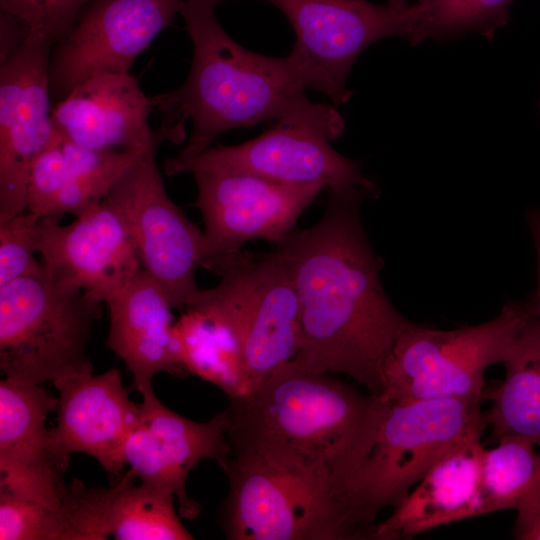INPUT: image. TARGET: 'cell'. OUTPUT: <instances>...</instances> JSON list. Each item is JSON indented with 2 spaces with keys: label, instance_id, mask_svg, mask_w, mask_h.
Masks as SVG:
<instances>
[{
  "label": "cell",
  "instance_id": "cell-1",
  "mask_svg": "<svg viewBox=\"0 0 540 540\" xmlns=\"http://www.w3.org/2000/svg\"><path fill=\"white\" fill-rule=\"evenodd\" d=\"M376 193L360 187L329 190L320 221L275 243L300 303V347L294 360L322 373L345 374L381 397L383 366L410 324L380 281L376 255L361 221L362 202Z\"/></svg>",
  "mask_w": 540,
  "mask_h": 540
},
{
  "label": "cell",
  "instance_id": "cell-2",
  "mask_svg": "<svg viewBox=\"0 0 540 540\" xmlns=\"http://www.w3.org/2000/svg\"><path fill=\"white\" fill-rule=\"evenodd\" d=\"M385 406L380 397L292 359L247 394L230 398V454L327 478L342 500L373 443Z\"/></svg>",
  "mask_w": 540,
  "mask_h": 540
},
{
  "label": "cell",
  "instance_id": "cell-3",
  "mask_svg": "<svg viewBox=\"0 0 540 540\" xmlns=\"http://www.w3.org/2000/svg\"><path fill=\"white\" fill-rule=\"evenodd\" d=\"M225 1L184 0L180 14L193 44L188 77L179 88L151 96L163 123L185 129L192 121L180 154L197 153L228 130L277 120L309 101L286 57L249 51L226 33L216 16Z\"/></svg>",
  "mask_w": 540,
  "mask_h": 540
},
{
  "label": "cell",
  "instance_id": "cell-4",
  "mask_svg": "<svg viewBox=\"0 0 540 540\" xmlns=\"http://www.w3.org/2000/svg\"><path fill=\"white\" fill-rule=\"evenodd\" d=\"M479 398L385 402L373 443L342 501L361 539H372L378 514L396 507L433 464L481 433Z\"/></svg>",
  "mask_w": 540,
  "mask_h": 540
},
{
  "label": "cell",
  "instance_id": "cell-5",
  "mask_svg": "<svg viewBox=\"0 0 540 540\" xmlns=\"http://www.w3.org/2000/svg\"><path fill=\"white\" fill-rule=\"evenodd\" d=\"M102 304L44 272L0 286V368L4 377L43 385L93 372L87 346Z\"/></svg>",
  "mask_w": 540,
  "mask_h": 540
},
{
  "label": "cell",
  "instance_id": "cell-6",
  "mask_svg": "<svg viewBox=\"0 0 540 540\" xmlns=\"http://www.w3.org/2000/svg\"><path fill=\"white\" fill-rule=\"evenodd\" d=\"M220 526L229 540H360L332 483L259 457L230 454Z\"/></svg>",
  "mask_w": 540,
  "mask_h": 540
},
{
  "label": "cell",
  "instance_id": "cell-7",
  "mask_svg": "<svg viewBox=\"0 0 540 540\" xmlns=\"http://www.w3.org/2000/svg\"><path fill=\"white\" fill-rule=\"evenodd\" d=\"M264 133L244 143L218 144L164 162L167 176L195 172H242L292 185H319L331 191L353 187L377 194L376 184L330 145L344 131L342 116L331 105L308 101L285 113Z\"/></svg>",
  "mask_w": 540,
  "mask_h": 540
},
{
  "label": "cell",
  "instance_id": "cell-8",
  "mask_svg": "<svg viewBox=\"0 0 540 540\" xmlns=\"http://www.w3.org/2000/svg\"><path fill=\"white\" fill-rule=\"evenodd\" d=\"M528 317L524 304L508 302L495 318L478 325L440 330L410 322L385 360L380 398L482 400L486 369L503 364Z\"/></svg>",
  "mask_w": 540,
  "mask_h": 540
},
{
  "label": "cell",
  "instance_id": "cell-9",
  "mask_svg": "<svg viewBox=\"0 0 540 540\" xmlns=\"http://www.w3.org/2000/svg\"><path fill=\"white\" fill-rule=\"evenodd\" d=\"M278 8L295 36L287 62L301 87L341 105L349 101L351 67L370 44L387 37L411 42L417 19L409 5L395 10L368 0H264Z\"/></svg>",
  "mask_w": 540,
  "mask_h": 540
},
{
  "label": "cell",
  "instance_id": "cell-10",
  "mask_svg": "<svg viewBox=\"0 0 540 540\" xmlns=\"http://www.w3.org/2000/svg\"><path fill=\"white\" fill-rule=\"evenodd\" d=\"M220 276L216 290L232 313L242 341L249 392L300 347V303L290 272L274 249L239 251L209 260Z\"/></svg>",
  "mask_w": 540,
  "mask_h": 540
},
{
  "label": "cell",
  "instance_id": "cell-11",
  "mask_svg": "<svg viewBox=\"0 0 540 540\" xmlns=\"http://www.w3.org/2000/svg\"><path fill=\"white\" fill-rule=\"evenodd\" d=\"M156 152L147 151L131 165L105 198L126 218L143 270L162 287L173 309L183 311L200 290L195 272L206 259V241L167 194Z\"/></svg>",
  "mask_w": 540,
  "mask_h": 540
},
{
  "label": "cell",
  "instance_id": "cell-12",
  "mask_svg": "<svg viewBox=\"0 0 540 540\" xmlns=\"http://www.w3.org/2000/svg\"><path fill=\"white\" fill-rule=\"evenodd\" d=\"M184 0H90L49 60L50 95L64 99L84 80L128 73L136 58L181 13Z\"/></svg>",
  "mask_w": 540,
  "mask_h": 540
},
{
  "label": "cell",
  "instance_id": "cell-13",
  "mask_svg": "<svg viewBox=\"0 0 540 540\" xmlns=\"http://www.w3.org/2000/svg\"><path fill=\"white\" fill-rule=\"evenodd\" d=\"M53 45L31 31L0 62V219L27 210L31 167L56 134L48 77Z\"/></svg>",
  "mask_w": 540,
  "mask_h": 540
},
{
  "label": "cell",
  "instance_id": "cell-14",
  "mask_svg": "<svg viewBox=\"0 0 540 540\" xmlns=\"http://www.w3.org/2000/svg\"><path fill=\"white\" fill-rule=\"evenodd\" d=\"M193 203L204 221L206 259L235 254L255 239L276 243L289 234L304 210L323 189L292 185L242 172L193 173Z\"/></svg>",
  "mask_w": 540,
  "mask_h": 540
},
{
  "label": "cell",
  "instance_id": "cell-15",
  "mask_svg": "<svg viewBox=\"0 0 540 540\" xmlns=\"http://www.w3.org/2000/svg\"><path fill=\"white\" fill-rule=\"evenodd\" d=\"M38 254L49 278L103 303L143 269L126 218L106 198L67 225L40 218Z\"/></svg>",
  "mask_w": 540,
  "mask_h": 540
},
{
  "label": "cell",
  "instance_id": "cell-16",
  "mask_svg": "<svg viewBox=\"0 0 540 540\" xmlns=\"http://www.w3.org/2000/svg\"><path fill=\"white\" fill-rule=\"evenodd\" d=\"M141 396L139 419L124 448L125 462L142 483L172 493L180 516L193 520L201 506L188 495L186 480L203 459L221 466L230 456L228 411L196 422L163 405L153 389Z\"/></svg>",
  "mask_w": 540,
  "mask_h": 540
},
{
  "label": "cell",
  "instance_id": "cell-17",
  "mask_svg": "<svg viewBox=\"0 0 540 540\" xmlns=\"http://www.w3.org/2000/svg\"><path fill=\"white\" fill-rule=\"evenodd\" d=\"M151 96L129 73H102L77 85L52 109L55 131L91 149L149 150L165 141L180 144L185 129L161 123L153 130Z\"/></svg>",
  "mask_w": 540,
  "mask_h": 540
},
{
  "label": "cell",
  "instance_id": "cell-18",
  "mask_svg": "<svg viewBox=\"0 0 540 540\" xmlns=\"http://www.w3.org/2000/svg\"><path fill=\"white\" fill-rule=\"evenodd\" d=\"M57 397L41 384L0 381V493L59 510L69 457L46 428Z\"/></svg>",
  "mask_w": 540,
  "mask_h": 540
},
{
  "label": "cell",
  "instance_id": "cell-19",
  "mask_svg": "<svg viewBox=\"0 0 540 540\" xmlns=\"http://www.w3.org/2000/svg\"><path fill=\"white\" fill-rule=\"evenodd\" d=\"M130 468L111 487L66 483L59 508L63 540H192L174 495L141 482Z\"/></svg>",
  "mask_w": 540,
  "mask_h": 540
},
{
  "label": "cell",
  "instance_id": "cell-20",
  "mask_svg": "<svg viewBox=\"0 0 540 540\" xmlns=\"http://www.w3.org/2000/svg\"><path fill=\"white\" fill-rule=\"evenodd\" d=\"M52 384L58 392L57 422L49 430L57 451L69 458L87 454L119 477L126 465L125 444L140 415V404L129 398L120 371L75 374Z\"/></svg>",
  "mask_w": 540,
  "mask_h": 540
},
{
  "label": "cell",
  "instance_id": "cell-21",
  "mask_svg": "<svg viewBox=\"0 0 540 540\" xmlns=\"http://www.w3.org/2000/svg\"><path fill=\"white\" fill-rule=\"evenodd\" d=\"M109 314L106 346L125 364L140 394L153 389V377L173 373L180 364L172 305L145 270L115 289L105 300Z\"/></svg>",
  "mask_w": 540,
  "mask_h": 540
},
{
  "label": "cell",
  "instance_id": "cell-22",
  "mask_svg": "<svg viewBox=\"0 0 540 540\" xmlns=\"http://www.w3.org/2000/svg\"><path fill=\"white\" fill-rule=\"evenodd\" d=\"M473 434L439 458L416 487L375 525L373 540L411 539L452 522L481 515L484 446Z\"/></svg>",
  "mask_w": 540,
  "mask_h": 540
},
{
  "label": "cell",
  "instance_id": "cell-23",
  "mask_svg": "<svg viewBox=\"0 0 540 540\" xmlns=\"http://www.w3.org/2000/svg\"><path fill=\"white\" fill-rule=\"evenodd\" d=\"M183 368L229 398L249 392L237 323L215 287L201 289L173 327Z\"/></svg>",
  "mask_w": 540,
  "mask_h": 540
},
{
  "label": "cell",
  "instance_id": "cell-24",
  "mask_svg": "<svg viewBox=\"0 0 540 540\" xmlns=\"http://www.w3.org/2000/svg\"><path fill=\"white\" fill-rule=\"evenodd\" d=\"M503 365L504 379L483 390L481 398L491 406L482 424L491 427L496 441L519 436L540 448V318L529 315Z\"/></svg>",
  "mask_w": 540,
  "mask_h": 540
},
{
  "label": "cell",
  "instance_id": "cell-25",
  "mask_svg": "<svg viewBox=\"0 0 540 540\" xmlns=\"http://www.w3.org/2000/svg\"><path fill=\"white\" fill-rule=\"evenodd\" d=\"M519 436H504L484 449L480 476L481 515L526 507L540 495V452Z\"/></svg>",
  "mask_w": 540,
  "mask_h": 540
},
{
  "label": "cell",
  "instance_id": "cell-26",
  "mask_svg": "<svg viewBox=\"0 0 540 540\" xmlns=\"http://www.w3.org/2000/svg\"><path fill=\"white\" fill-rule=\"evenodd\" d=\"M59 137L65 184L50 216L59 219L66 214L76 217L102 201L122 174L150 150H98Z\"/></svg>",
  "mask_w": 540,
  "mask_h": 540
},
{
  "label": "cell",
  "instance_id": "cell-27",
  "mask_svg": "<svg viewBox=\"0 0 540 540\" xmlns=\"http://www.w3.org/2000/svg\"><path fill=\"white\" fill-rule=\"evenodd\" d=\"M514 0H416L411 45L426 39L446 41L469 32L491 40L506 25Z\"/></svg>",
  "mask_w": 540,
  "mask_h": 540
},
{
  "label": "cell",
  "instance_id": "cell-28",
  "mask_svg": "<svg viewBox=\"0 0 540 540\" xmlns=\"http://www.w3.org/2000/svg\"><path fill=\"white\" fill-rule=\"evenodd\" d=\"M40 218L24 211L0 219V286L23 276L44 272L38 253Z\"/></svg>",
  "mask_w": 540,
  "mask_h": 540
},
{
  "label": "cell",
  "instance_id": "cell-29",
  "mask_svg": "<svg viewBox=\"0 0 540 540\" xmlns=\"http://www.w3.org/2000/svg\"><path fill=\"white\" fill-rule=\"evenodd\" d=\"M0 540H63L59 511L0 493Z\"/></svg>",
  "mask_w": 540,
  "mask_h": 540
},
{
  "label": "cell",
  "instance_id": "cell-30",
  "mask_svg": "<svg viewBox=\"0 0 540 540\" xmlns=\"http://www.w3.org/2000/svg\"><path fill=\"white\" fill-rule=\"evenodd\" d=\"M89 1L0 0V8L26 22L31 31L48 38L55 45L68 35Z\"/></svg>",
  "mask_w": 540,
  "mask_h": 540
},
{
  "label": "cell",
  "instance_id": "cell-31",
  "mask_svg": "<svg viewBox=\"0 0 540 540\" xmlns=\"http://www.w3.org/2000/svg\"><path fill=\"white\" fill-rule=\"evenodd\" d=\"M65 184V161L59 135L34 161L27 185V211L50 217Z\"/></svg>",
  "mask_w": 540,
  "mask_h": 540
},
{
  "label": "cell",
  "instance_id": "cell-32",
  "mask_svg": "<svg viewBox=\"0 0 540 540\" xmlns=\"http://www.w3.org/2000/svg\"><path fill=\"white\" fill-rule=\"evenodd\" d=\"M30 27L20 18L0 12V62L11 55L26 40Z\"/></svg>",
  "mask_w": 540,
  "mask_h": 540
},
{
  "label": "cell",
  "instance_id": "cell-33",
  "mask_svg": "<svg viewBox=\"0 0 540 540\" xmlns=\"http://www.w3.org/2000/svg\"><path fill=\"white\" fill-rule=\"evenodd\" d=\"M512 535L518 540H540V495L517 511Z\"/></svg>",
  "mask_w": 540,
  "mask_h": 540
},
{
  "label": "cell",
  "instance_id": "cell-34",
  "mask_svg": "<svg viewBox=\"0 0 540 540\" xmlns=\"http://www.w3.org/2000/svg\"><path fill=\"white\" fill-rule=\"evenodd\" d=\"M528 222L533 233L537 253V286L534 294L524 306L529 315L540 318V210L528 213Z\"/></svg>",
  "mask_w": 540,
  "mask_h": 540
},
{
  "label": "cell",
  "instance_id": "cell-35",
  "mask_svg": "<svg viewBox=\"0 0 540 540\" xmlns=\"http://www.w3.org/2000/svg\"><path fill=\"white\" fill-rule=\"evenodd\" d=\"M387 5L395 10H404L409 6L408 0H388Z\"/></svg>",
  "mask_w": 540,
  "mask_h": 540
}]
</instances>
